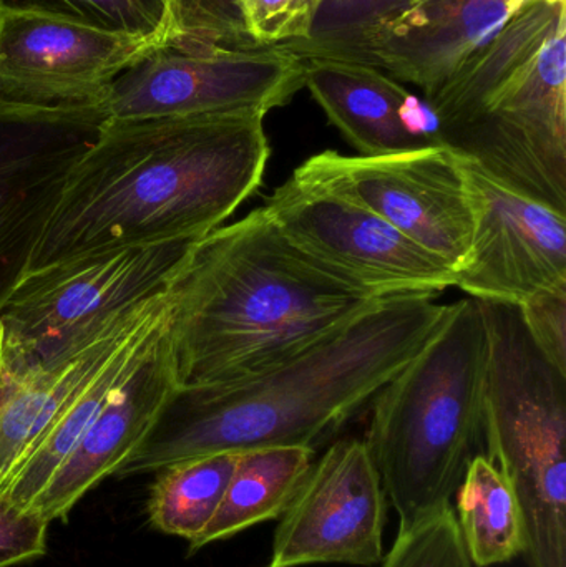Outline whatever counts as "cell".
<instances>
[{"instance_id": "cell-1", "label": "cell", "mask_w": 566, "mask_h": 567, "mask_svg": "<svg viewBox=\"0 0 566 567\" xmlns=\"http://www.w3.org/2000/svg\"><path fill=\"white\" fill-rule=\"evenodd\" d=\"M269 155L259 113L105 120L70 169L27 272L203 238L258 192Z\"/></svg>"}, {"instance_id": "cell-7", "label": "cell", "mask_w": 566, "mask_h": 567, "mask_svg": "<svg viewBox=\"0 0 566 567\" xmlns=\"http://www.w3.org/2000/svg\"><path fill=\"white\" fill-rule=\"evenodd\" d=\"M305 86V60L282 45L212 49L159 40L109 86L106 120L259 113Z\"/></svg>"}, {"instance_id": "cell-27", "label": "cell", "mask_w": 566, "mask_h": 567, "mask_svg": "<svg viewBox=\"0 0 566 567\" xmlns=\"http://www.w3.org/2000/svg\"><path fill=\"white\" fill-rule=\"evenodd\" d=\"M253 45H285L308 39L319 0H238Z\"/></svg>"}, {"instance_id": "cell-15", "label": "cell", "mask_w": 566, "mask_h": 567, "mask_svg": "<svg viewBox=\"0 0 566 567\" xmlns=\"http://www.w3.org/2000/svg\"><path fill=\"white\" fill-rule=\"evenodd\" d=\"M474 235L455 287L481 302L521 306L566 287V215L485 172L462 155Z\"/></svg>"}, {"instance_id": "cell-29", "label": "cell", "mask_w": 566, "mask_h": 567, "mask_svg": "<svg viewBox=\"0 0 566 567\" xmlns=\"http://www.w3.org/2000/svg\"><path fill=\"white\" fill-rule=\"evenodd\" d=\"M401 3V0H319L308 39L289 43L318 45L344 39L378 22Z\"/></svg>"}, {"instance_id": "cell-23", "label": "cell", "mask_w": 566, "mask_h": 567, "mask_svg": "<svg viewBox=\"0 0 566 567\" xmlns=\"http://www.w3.org/2000/svg\"><path fill=\"white\" fill-rule=\"evenodd\" d=\"M238 453L183 460L156 472L148 499L152 525L165 535L198 538L215 518Z\"/></svg>"}, {"instance_id": "cell-9", "label": "cell", "mask_w": 566, "mask_h": 567, "mask_svg": "<svg viewBox=\"0 0 566 567\" xmlns=\"http://www.w3.org/2000/svg\"><path fill=\"white\" fill-rule=\"evenodd\" d=\"M439 138L505 185L566 215V22L474 115Z\"/></svg>"}, {"instance_id": "cell-26", "label": "cell", "mask_w": 566, "mask_h": 567, "mask_svg": "<svg viewBox=\"0 0 566 567\" xmlns=\"http://www.w3.org/2000/svg\"><path fill=\"white\" fill-rule=\"evenodd\" d=\"M382 567H474L451 506L399 532Z\"/></svg>"}, {"instance_id": "cell-11", "label": "cell", "mask_w": 566, "mask_h": 567, "mask_svg": "<svg viewBox=\"0 0 566 567\" xmlns=\"http://www.w3.org/2000/svg\"><path fill=\"white\" fill-rule=\"evenodd\" d=\"M105 120L102 105L0 102V309L27 275L70 169Z\"/></svg>"}, {"instance_id": "cell-2", "label": "cell", "mask_w": 566, "mask_h": 567, "mask_svg": "<svg viewBox=\"0 0 566 567\" xmlns=\"http://www.w3.org/2000/svg\"><path fill=\"white\" fill-rule=\"evenodd\" d=\"M438 293L381 297L335 332L258 375L176 386L115 476L215 453L315 450L394 379L444 319Z\"/></svg>"}, {"instance_id": "cell-20", "label": "cell", "mask_w": 566, "mask_h": 567, "mask_svg": "<svg viewBox=\"0 0 566 567\" xmlns=\"http://www.w3.org/2000/svg\"><path fill=\"white\" fill-rule=\"evenodd\" d=\"M565 20V2L532 0L504 23L497 35L428 103L439 133L474 115L488 96L544 49Z\"/></svg>"}, {"instance_id": "cell-13", "label": "cell", "mask_w": 566, "mask_h": 567, "mask_svg": "<svg viewBox=\"0 0 566 567\" xmlns=\"http://www.w3.org/2000/svg\"><path fill=\"white\" fill-rule=\"evenodd\" d=\"M388 502L364 440L335 443L281 516L268 567L379 565Z\"/></svg>"}, {"instance_id": "cell-10", "label": "cell", "mask_w": 566, "mask_h": 567, "mask_svg": "<svg viewBox=\"0 0 566 567\" xmlns=\"http://www.w3.org/2000/svg\"><path fill=\"white\" fill-rule=\"evenodd\" d=\"M295 172L371 209L455 275L467 261L474 209L462 155L451 146L372 158L328 150Z\"/></svg>"}, {"instance_id": "cell-12", "label": "cell", "mask_w": 566, "mask_h": 567, "mask_svg": "<svg viewBox=\"0 0 566 567\" xmlns=\"http://www.w3.org/2000/svg\"><path fill=\"white\" fill-rule=\"evenodd\" d=\"M518 9L517 0H414L344 39L282 47L301 59L326 56L375 66L418 86L429 102Z\"/></svg>"}, {"instance_id": "cell-6", "label": "cell", "mask_w": 566, "mask_h": 567, "mask_svg": "<svg viewBox=\"0 0 566 567\" xmlns=\"http://www.w3.org/2000/svg\"><path fill=\"white\" fill-rule=\"evenodd\" d=\"M196 241L133 246L27 272L0 309V326L37 359L80 352L168 292Z\"/></svg>"}, {"instance_id": "cell-30", "label": "cell", "mask_w": 566, "mask_h": 567, "mask_svg": "<svg viewBox=\"0 0 566 567\" xmlns=\"http://www.w3.org/2000/svg\"><path fill=\"white\" fill-rule=\"evenodd\" d=\"M49 525L32 509L16 508L0 498V567L45 555Z\"/></svg>"}, {"instance_id": "cell-19", "label": "cell", "mask_w": 566, "mask_h": 567, "mask_svg": "<svg viewBox=\"0 0 566 567\" xmlns=\"http://www.w3.org/2000/svg\"><path fill=\"white\" fill-rule=\"evenodd\" d=\"M168 309L169 299L155 316L150 317L135 332L130 333L113 350L105 363L76 390L75 395L69 400L65 409L53 420L35 449L27 456L25 462L0 488V498L16 508H30L37 496L49 485L56 470L72 455L80 440L89 432L133 363L142 355L153 330L165 319Z\"/></svg>"}, {"instance_id": "cell-16", "label": "cell", "mask_w": 566, "mask_h": 567, "mask_svg": "<svg viewBox=\"0 0 566 567\" xmlns=\"http://www.w3.org/2000/svg\"><path fill=\"white\" fill-rule=\"evenodd\" d=\"M176 386L166 313L89 432L29 509L49 523L65 519L90 489L115 475L132 455Z\"/></svg>"}, {"instance_id": "cell-21", "label": "cell", "mask_w": 566, "mask_h": 567, "mask_svg": "<svg viewBox=\"0 0 566 567\" xmlns=\"http://www.w3.org/2000/svg\"><path fill=\"white\" fill-rule=\"evenodd\" d=\"M315 455V450L301 446L238 453L222 505L205 532L189 543V553L281 518L305 483Z\"/></svg>"}, {"instance_id": "cell-25", "label": "cell", "mask_w": 566, "mask_h": 567, "mask_svg": "<svg viewBox=\"0 0 566 567\" xmlns=\"http://www.w3.org/2000/svg\"><path fill=\"white\" fill-rule=\"evenodd\" d=\"M165 42L212 49H248L238 0H168Z\"/></svg>"}, {"instance_id": "cell-31", "label": "cell", "mask_w": 566, "mask_h": 567, "mask_svg": "<svg viewBox=\"0 0 566 567\" xmlns=\"http://www.w3.org/2000/svg\"><path fill=\"white\" fill-rule=\"evenodd\" d=\"M402 3H405V2H414V0H401Z\"/></svg>"}, {"instance_id": "cell-5", "label": "cell", "mask_w": 566, "mask_h": 567, "mask_svg": "<svg viewBox=\"0 0 566 567\" xmlns=\"http://www.w3.org/2000/svg\"><path fill=\"white\" fill-rule=\"evenodd\" d=\"M477 302L488 340L484 455L517 495L528 567H566V375L517 306Z\"/></svg>"}, {"instance_id": "cell-28", "label": "cell", "mask_w": 566, "mask_h": 567, "mask_svg": "<svg viewBox=\"0 0 566 567\" xmlns=\"http://www.w3.org/2000/svg\"><path fill=\"white\" fill-rule=\"evenodd\" d=\"M542 355L566 375V287L544 290L518 306Z\"/></svg>"}, {"instance_id": "cell-24", "label": "cell", "mask_w": 566, "mask_h": 567, "mask_svg": "<svg viewBox=\"0 0 566 567\" xmlns=\"http://www.w3.org/2000/svg\"><path fill=\"white\" fill-rule=\"evenodd\" d=\"M0 9L39 12L112 32L163 39L168 0H0Z\"/></svg>"}, {"instance_id": "cell-4", "label": "cell", "mask_w": 566, "mask_h": 567, "mask_svg": "<svg viewBox=\"0 0 566 567\" xmlns=\"http://www.w3.org/2000/svg\"><path fill=\"white\" fill-rule=\"evenodd\" d=\"M487 355L477 300L449 303L428 342L372 400L364 442L399 532L449 508L472 460L484 455Z\"/></svg>"}, {"instance_id": "cell-8", "label": "cell", "mask_w": 566, "mask_h": 567, "mask_svg": "<svg viewBox=\"0 0 566 567\" xmlns=\"http://www.w3.org/2000/svg\"><path fill=\"white\" fill-rule=\"evenodd\" d=\"M306 261L374 297L441 293L455 271L359 203L292 173L261 206Z\"/></svg>"}, {"instance_id": "cell-22", "label": "cell", "mask_w": 566, "mask_h": 567, "mask_svg": "<svg viewBox=\"0 0 566 567\" xmlns=\"http://www.w3.org/2000/svg\"><path fill=\"white\" fill-rule=\"evenodd\" d=\"M455 495L459 528L474 566L502 565L522 556L525 529L517 495L487 456L472 460Z\"/></svg>"}, {"instance_id": "cell-17", "label": "cell", "mask_w": 566, "mask_h": 567, "mask_svg": "<svg viewBox=\"0 0 566 567\" xmlns=\"http://www.w3.org/2000/svg\"><path fill=\"white\" fill-rule=\"evenodd\" d=\"M166 300L168 292L152 297L92 346L53 360L37 359L0 326V488L25 462L76 390Z\"/></svg>"}, {"instance_id": "cell-14", "label": "cell", "mask_w": 566, "mask_h": 567, "mask_svg": "<svg viewBox=\"0 0 566 567\" xmlns=\"http://www.w3.org/2000/svg\"><path fill=\"white\" fill-rule=\"evenodd\" d=\"M158 39L0 9V102L102 105L113 80Z\"/></svg>"}, {"instance_id": "cell-3", "label": "cell", "mask_w": 566, "mask_h": 567, "mask_svg": "<svg viewBox=\"0 0 566 567\" xmlns=\"http://www.w3.org/2000/svg\"><path fill=\"white\" fill-rule=\"evenodd\" d=\"M168 299L176 383L206 386L291 359L381 297L319 271L256 208L193 245Z\"/></svg>"}, {"instance_id": "cell-18", "label": "cell", "mask_w": 566, "mask_h": 567, "mask_svg": "<svg viewBox=\"0 0 566 567\" xmlns=\"http://www.w3.org/2000/svg\"><path fill=\"white\" fill-rule=\"evenodd\" d=\"M302 60L306 89L359 156L372 158L442 145L408 128L402 106L411 92L398 80L375 66L349 60Z\"/></svg>"}]
</instances>
